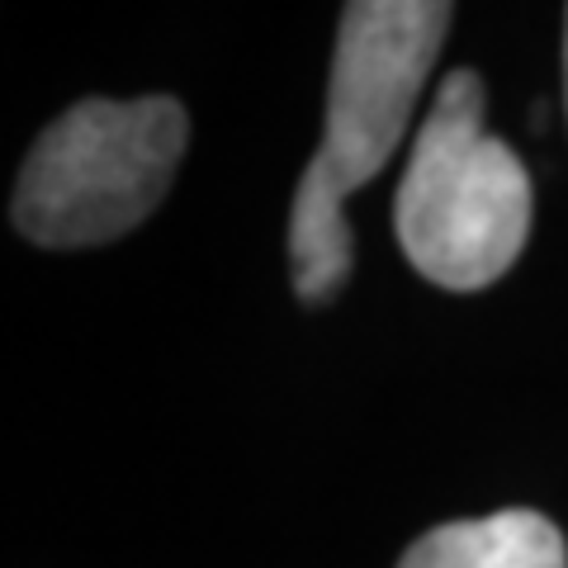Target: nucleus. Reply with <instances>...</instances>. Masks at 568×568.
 I'll list each match as a JSON object with an SVG mask.
<instances>
[{"label": "nucleus", "mask_w": 568, "mask_h": 568, "mask_svg": "<svg viewBox=\"0 0 568 568\" xmlns=\"http://www.w3.org/2000/svg\"><path fill=\"white\" fill-rule=\"evenodd\" d=\"M398 568H568L564 530L530 507L446 521L407 545Z\"/></svg>", "instance_id": "obj_4"}, {"label": "nucleus", "mask_w": 568, "mask_h": 568, "mask_svg": "<svg viewBox=\"0 0 568 568\" xmlns=\"http://www.w3.org/2000/svg\"><path fill=\"white\" fill-rule=\"evenodd\" d=\"M450 20L446 0H351L342 10L323 148L290 209V271L304 304H327L351 280L355 242L342 200L394 162Z\"/></svg>", "instance_id": "obj_1"}, {"label": "nucleus", "mask_w": 568, "mask_h": 568, "mask_svg": "<svg viewBox=\"0 0 568 568\" xmlns=\"http://www.w3.org/2000/svg\"><path fill=\"white\" fill-rule=\"evenodd\" d=\"M564 85H568V24H564Z\"/></svg>", "instance_id": "obj_5"}, {"label": "nucleus", "mask_w": 568, "mask_h": 568, "mask_svg": "<svg viewBox=\"0 0 568 568\" xmlns=\"http://www.w3.org/2000/svg\"><path fill=\"white\" fill-rule=\"evenodd\" d=\"M530 213L536 194L521 156L488 133L484 77L446 71L394 194L403 256L440 290H488L521 261Z\"/></svg>", "instance_id": "obj_2"}, {"label": "nucleus", "mask_w": 568, "mask_h": 568, "mask_svg": "<svg viewBox=\"0 0 568 568\" xmlns=\"http://www.w3.org/2000/svg\"><path fill=\"white\" fill-rule=\"evenodd\" d=\"M185 142V104L171 95L71 104L29 148L10 223L62 252L114 242L166 200Z\"/></svg>", "instance_id": "obj_3"}]
</instances>
